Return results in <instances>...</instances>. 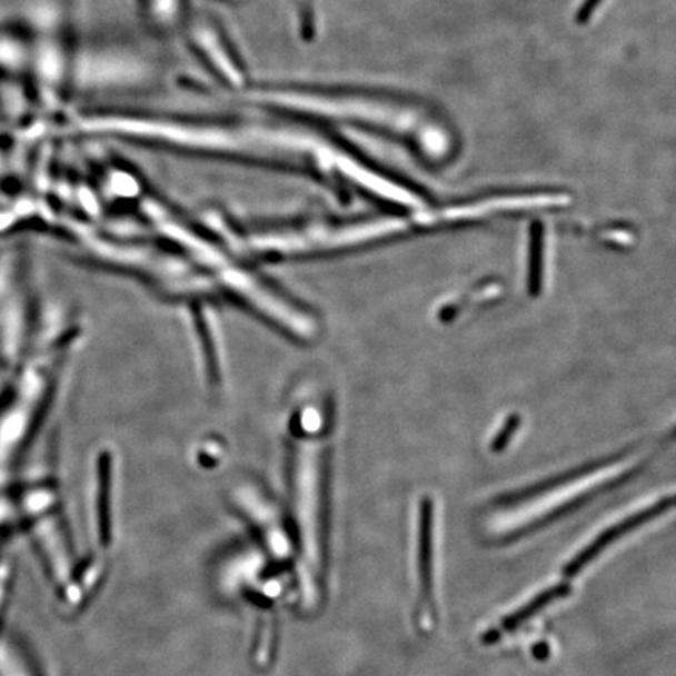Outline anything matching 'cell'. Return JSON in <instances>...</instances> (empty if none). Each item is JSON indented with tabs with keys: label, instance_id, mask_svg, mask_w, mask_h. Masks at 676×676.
<instances>
[{
	"label": "cell",
	"instance_id": "obj_3",
	"mask_svg": "<svg viewBox=\"0 0 676 676\" xmlns=\"http://www.w3.org/2000/svg\"><path fill=\"white\" fill-rule=\"evenodd\" d=\"M672 506H674V497L660 498L655 505L647 506L645 509L639 510V513H634L632 516L618 521V524L609 526L608 529L598 534L586 548L581 549L579 555H576L575 558L567 564L566 568L563 570V575L567 576V578H574V576L581 574L584 568L589 566L592 560L597 559L606 548L616 544L622 536L636 531L640 526L663 516Z\"/></svg>",
	"mask_w": 676,
	"mask_h": 676
},
{
	"label": "cell",
	"instance_id": "obj_8",
	"mask_svg": "<svg viewBox=\"0 0 676 676\" xmlns=\"http://www.w3.org/2000/svg\"><path fill=\"white\" fill-rule=\"evenodd\" d=\"M598 3H600V0H586L581 10H579L578 22H581V24L586 22L592 17V13H594V10L597 9Z\"/></svg>",
	"mask_w": 676,
	"mask_h": 676
},
{
	"label": "cell",
	"instance_id": "obj_7",
	"mask_svg": "<svg viewBox=\"0 0 676 676\" xmlns=\"http://www.w3.org/2000/svg\"><path fill=\"white\" fill-rule=\"evenodd\" d=\"M0 676H33L13 648L0 647Z\"/></svg>",
	"mask_w": 676,
	"mask_h": 676
},
{
	"label": "cell",
	"instance_id": "obj_2",
	"mask_svg": "<svg viewBox=\"0 0 676 676\" xmlns=\"http://www.w3.org/2000/svg\"><path fill=\"white\" fill-rule=\"evenodd\" d=\"M328 426V409L325 402L315 397L299 398L288 418L295 524L299 544V581L307 602L318 590L325 567Z\"/></svg>",
	"mask_w": 676,
	"mask_h": 676
},
{
	"label": "cell",
	"instance_id": "obj_5",
	"mask_svg": "<svg viewBox=\"0 0 676 676\" xmlns=\"http://www.w3.org/2000/svg\"><path fill=\"white\" fill-rule=\"evenodd\" d=\"M570 594L571 586L568 583H559L556 584V586L547 587V589L540 592L539 595H536L533 600L526 603L521 608L514 610L510 616L503 618L495 628L484 633L481 643L484 645L499 643L507 634L517 632L518 628H521V626L528 624L529 620H533L537 614L541 613L545 608H548L551 603L560 600V598H566Z\"/></svg>",
	"mask_w": 676,
	"mask_h": 676
},
{
	"label": "cell",
	"instance_id": "obj_4",
	"mask_svg": "<svg viewBox=\"0 0 676 676\" xmlns=\"http://www.w3.org/2000/svg\"><path fill=\"white\" fill-rule=\"evenodd\" d=\"M237 503H240L245 513L259 525L260 529H262L265 539L268 540V545H270L272 553H275L276 556H279V558L280 556H286V536H284L282 524H280L278 510H276L271 499H268L267 495L257 489L256 486L246 484V486H241L240 489L237 490Z\"/></svg>",
	"mask_w": 676,
	"mask_h": 676
},
{
	"label": "cell",
	"instance_id": "obj_9",
	"mask_svg": "<svg viewBox=\"0 0 676 676\" xmlns=\"http://www.w3.org/2000/svg\"><path fill=\"white\" fill-rule=\"evenodd\" d=\"M534 658L545 660L549 656V647L547 644L534 645L533 648Z\"/></svg>",
	"mask_w": 676,
	"mask_h": 676
},
{
	"label": "cell",
	"instance_id": "obj_1",
	"mask_svg": "<svg viewBox=\"0 0 676 676\" xmlns=\"http://www.w3.org/2000/svg\"><path fill=\"white\" fill-rule=\"evenodd\" d=\"M145 215L160 236L203 272L221 295L241 302L296 340L312 341L318 336L317 317L260 278L220 238L202 233L180 220L178 215L152 202L146 203Z\"/></svg>",
	"mask_w": 676,
	"mask_h": 676
},
{
	"label": "cell",
	"instance_id": "obj_6",
	"mask_svg": "<svg viewBox=\"0 0 676 676\" xmlns=\"http://www.w3.org/2000/svg\"><path fill=\"white\" fill-rule=\"evenodd\" d=\"M433 525L434 503L425 497L420 503V528H418V575H420V603H433Z\"/></svg>",
	"mask_w": 676,
	"mask_h": 676
}]
</instances>
